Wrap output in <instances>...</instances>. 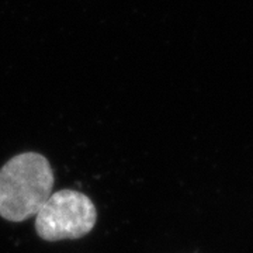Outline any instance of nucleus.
I'll return each instance as SVG.
<instances>
[{"label":"nucleus","instance_id":"1","mask_svg":"<svg viewBox=\"0 0 253 253\" xmlns=\"http://www.w3.org/2000/svg\"><path fill=\"white\" fill-rule=\"evenodd\" d=\"M54 180L45 156L37 152L13 156L0 169V217L21 222L37 215L52 194Z\"/></svg>","mask_w":253,"mask_h":253},{"label":"nucleus","instance_id":"2","mask_svg":"<svg viewBox=\"0 0 253 253\" xmlns=\"http://www.w3.org/2000/svg\"><path fill=\"white\" fill-rule=\"evenodd\" d=\"M96 207L86 194L75 190L55 191L37 212L36 231L48 242L79 239L94 228Z\"/></svg>","mask_w":253,"mask_h":253}]
</instances>
